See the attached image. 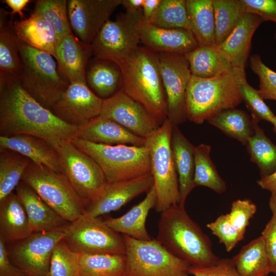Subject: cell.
<instances>
[{"label": "cell", "instance_id": "cell-1", "mask_svg": "<svg viewBox=\"0 0 276 276\" xmlns=\"http://www.w3.org/2000/svg\"><path fill=\"white\" fill-rule=\"evenodd\" d=\"M77 130L31 97L17 77L0 72V136L33 135L54 148L77 137Z\"/></svg>", "mask_w": 276, "mask_h": 276}, {"label": "cell", "instance_id": "cell-2", "mask_svg": "<svg viewBox=\"0 0 276 276\" xmlns=\"http://www.w3.org/2000/svg\"><path fill=\"white\" fill-rule=\"evenodd\" d=\"M156 239L170 252L195 267L218 260L209 237L188 215L185 204L171 205L160 213Z\"/></svg>", "mask_w": 276, "mask_h": 276}, {"label": "cell", "instance_id": "cell-3", "mask_svg": "<svg viewBox=\"0 0 276 276\" xmlns=\"http://www.w3.org/2000/svg\"><path fill=\"white\" fill-rule=\"evenodd\" d=\"M122 90L143 106L160 126L167 119V100L162 78L159 54L138 49L121 64Z\"/></svg>", "mask_w": 276, "mask_h": 276}, {"label": "cell", "instance_id": "cell-4", "mask_svg": "<svg viewBox=\"0 0 276 276\" xmlns=\"http://www.w3.org/2000/svg\"><path fill=\"white\" fill-rule=\"evenodd\" d=\"M245 70L233 67L210 78L191 76L186 94L187 120L200 124L243 101L241 85Z\"/></svg>", "mask_w": 276, "mask_h": 276}, {"label": "cell", "instance_id": "cell-5", "mask_svg": "<svg viewBox=\"0 0 276 276\" xmlns=\"http://www.w3.org/2000/svg\"><path fill=\"white\" fill-rule=\"evenodd\" d=\"M17 77L23 89L43 107L51 109L70 85L60 76L50 54L24 43Z\"/></svg>", "mask_w": 276, "mask_h": 276}, {"label": "cell", "instance_id": "cell-6", "mask_svg": "<svg viewBox=\"0 0 276 276\" xmlns=\"http://www.w3.org/2000/svg\"><path fill=\"white\" fill-rule=\"evenodd\" d=\"M71 142L97 163L107 182L130 180L151 173L149 150L145 146L107 145L78 137Z\"/></svg>", "mask_w": 276, "mask_h": 276}, {"label": "cell", "instance_id": "cell-7", "mask_svg": "<svg viewBox=\"0 0 276 276\" xmlns=\"http://www.w3.org/2000/svg\"><path fill=\"white\" fill-rule=\"evenodd\" d=\"M173 126L167 119L145 139L144 145L149 150L151 173L156 193L155 208L160 213L180 202L178 175L171 146Z\"/></svg>", "mask_w": 276, "mask_h": 276}, {"label": "cell", "instance_id": "cell-8", "mask_svg": "<svg viewBox=\"0 0 276 276\" xmlns=\"http://www.w3.org/2000/svg\"><path fill=\"white\" fill-rule=\"evenodd\" d=\"M21 180L66 221L72 222L85 212L87 204L77 193L66 176L32 162Z\"/></svg>", "mask_w": 276, "mask_h": 276}, {"label": "cell", "instance_id": "cell-9", "mask_svg": "<svg viewBox=\"0 0 276 276\" xmlns=\"http://www.w3.org/2000/svg\"><path fill=\"white\" fill-rule=\"evenodd\" d=\"M125 276H189L191 265L167 249L156 239L145 241L124 235Z\"/></svg>", "mask_w": 276, "mask_h": 276}, {"label": "cell", "instance_id": "cell-10", "mask_svg": "<svg viewBox=\"0 0 276 276\" xmlns=\"http://www.w3.org/2000/svg\"><path fill=\"white\" fill-rule=\"evenodd\" d=\"M142 10L126 11L114 20H109L91 44L95 57L111 60L119 65L139 47Z\"/></svg>", "mask_w": 276, "mask_h": 276}, {"label": "cell", "instance_id": "cell-11", "mask_svg": "<svg viewBox=\"0 0 276 276\" xmlns=\"http://www.w3.org/2000/svg\"><path fill=\"white\" fill-rule=\"evenodd\" d=\"M54 148L59 156L62 173L87 205L98 198L107 181L97 163L70 140L62 141Z\"/></svg>", "mask_w": 276, "mask_h": 276}, {"label": "cell", "instance_id": "cell-12", "mask_svg": "<svg viewBox=\"0 0 276 276\" xmlns=\"http://www.w3.org/2000/svg\"><path fill=\"white\" fill-rule=\"evenodd\" d=\"M63 240L79 254L125 255L123 237L104 221L85 212L68 224Z\"/></svg>", "mask_w": 276, "mask_h": 276}, {"label": "cell", "instance_id": "cell-13", "mask_svg": "<svg viewBox=\"0 0 276 276\" xmlns=\"http://www.w3.org/2000/svg\"><path fill=\"white\" fill-rule=\"evenodd\" d=\"M70 223L53 231L33 233L6 244L11 262L29 276H49L53 251L64 238Z\"/></svg>", "mask_w": 276, "mask_h": 276}, {"label": "cell", "instance_id": "cell-14", "mask_svg": "<svg viewBox=\"0 0 276 276\" xmlns=\"http://www.w3.org/2000/svg\"><path fill=\"white\" fill-rule=\"evenodd\" d=\"M160 68L167 100L168 119L178 125L187 120L186 94L192 74L183 55L158 53Z\"/></svg>", "mask_w": 276, "mask_h": 276}, {"label": "cell", "instance_id": "cell-15", "mask_svg": "<svg viewBox=\"0 0 276 276\" xmlns=\"http://www.w3.org/2000/svg\"><path fill=\"white\" fill-rule=\"evenodd\" d=\"M122 0L67 1L68 18L74 34L85 43H92Z\"/></svg>", "mask_w": 276, "mask_h": 276}, {"label": "cell", "instance_id": "cell-16", "mask_svg": "<svg viewBox=\"0 0 276 276\" xmlns=\"http://www.w3.org/2000/svg\"><path fill=\"white\" fill-rule=\"evenodd\" d=\"M100 115L144 139L160 126L143 106L122 90L103 100Z\"/></svg>", "mask_w": 276, "mask_h": 276}, {"label": "cell", "instance_id": "cell-17", "mask_svg": "<svg viewBox=\"0 0 276 276\" xmlns=\"http://www.w3.org/2000/svg\"><path fill=\"white\" fill-rule=\"evenodd\" d=\"M103 100L86 83L70 84L51 111L65 123L78 127L100 114Z\"/></svg>", "mask_w": 276, "mask_h": 276}, {"label": "cell", "instance_id": "cell-18", "mask_svg": "<svg viewBox=\"0 0 276 276\" xmlns=\"http://www.w3.org/2000/svg\"><path fill=\"white\" fill-rule=\"evenodd\" d=\"M153 185L151 173L130 180L107 182L102 194L87 205L85 212L98 217L118 210L140 194L148 192Z\"/></svg>", "mask_w": 276, "mask_h": 276}, {"label": "cell", "instance_id": "cell-19", "mask_svg": "<svg viewBox=\"0 0 276 276\" xmlns=\"http://www.w3.org/2000/svg\"><path fill=\"white\" fill-rule=\"evenodd\" d=\"M92 56L91 45L81 41L73 32L57 41L55 58L58 72L69 84L86 83L85 70Z\"/></svg>", "mask_w": 276, "mask_h": 276}, {"label": "cell", "instance_id": "cell-20", "mask_svg": "<svg viewBox=\"0 0 276 276\" xmlns=\"http://www.w3.org/2000/svg\"><path fill=\"white\" fill-rule=\"evenodd\" d=\"M141 43L157 53L183 55L199 47L192 32L185 29H165L144 22L140 25Z\"/></svg>", "mask_w": 276, "mask_h": 276}, {"label": "cell", "instance_id": "cell-21", "mask_svg": "<svg viewBox=\"0 0 276 276\" xmlns=\"http://www.w3.org/2000/svg\"><path fill=\"white\" fill-rule=\"evenodd\" d=\"M264 19L258 15L244 12L233 30L218 46L233 67L245 70L252 37Z\"/></svg>", "mask_w": 276, "mask_h": 276}, {"label": "cell", "instance_id": "cell-22", "mask_svg": "<svg viewBox=\"0 0 276 276\" xmlns=\"http://www.w3.org/2000/svg\"><path fill=\"white\" fill-rule=\"evenodd\" d=\"M77 137L107 145L129 144L144 146L145 139L137 136L112 120L99 115L77 127Z\"/></svg>", "mask_w": 276, "mask_h": 276}, {"label": "cell", "instance_id": "cell-23", "mask_svg": "<svg viewBox=\"0 0 276 276\" xmlns=\"http://www.w3.org/2000/svg\"><path fill=\"white\" fill-rule=\"evenodd\" d=\"M15 190L24 206L33 233L53 231L70 223L46 203L24 181L21 180Z\"/></svg>", "mask_w": 276, "mask_h": 276}, {"label": "cell", "instance_id": "cell-24", "mask_svg": "<svg viewBox=\"0 0 276 276\" xmlns=\"http://www.w3.org/2000/svg\"><path fill=\"white\" fill-rule=\"evenodd\" d=\"M0 149L17 152L36 164L62 173L57 151L45 140L33 135L0 136Z\"/></svg>", "mask_w": 276, "mask_h": 276}, {"label": "cell", "instance_id": "cell-25", "mask_svg": "<svg viewBox=\"0 0 276 276\" xmlns=\"http://www.w3.org/2000/svg\"><path fill=\"white\" fill-rule=\"evenodd\" d=\"M85 78L89 88L103 100L112 97L123 87L122 70L120 65L110 60L91 58L86 67Z\"/></svg>", "mask_w": 276, "mask_h": 276}, {"label": "cell", "instance_id": "cell-26", "mask_svg": "<svg viewBox=\"0 0 276 276\" xmlns=\"http://www.w3.org/2000/svg\"><path fill=\"white\" fill-rule=\"evenodd\" d=\"M32 233L24 206L13 192L0 201V239L8 244Z\"/></svg>", "mask_w": 276, "mask_h": 276}, {"label": "cell", "instance_id": "cell-27", "mask_svg": "<svg viewBox=\"0 0 276 276\" xmlns=\"http://www.w3.org/2000/svg\"><path fill=\"white\" fill-rule=\"evenodd\" d=\"M156 193L154 185L147 192L145 198L133 206L123 215L109 218L105 223L116 232L140 240L148 241L152 238L146 227V221L150 210L155 207Z\"/></svg>", "mask_w": 276, "mask_h": 276}, {"label": "cell", "instance_id": "cell-28", "mask_svg": "<svg viewBox=\"0 0 276 276\" xmlns=\"http://www.w3.org/2000/svg\"><path fill=\"white\" fill-rule=\"evenodd\" d=\"M171 146L178 175L180 204H185L188 196L195 187L194 183L195 146L185 136L176 125H174L173 128Z\"/></svg>", "mask_w": 276, "mask_h": 276}, {"label": "cell", "instance_id": "cell-29", "mask_svg": "<svg viewBox=\"0 0 276 276\" xmlns=\"http://www.w3.org/2000/svg\"><path fill=\"white\" fill-rule=\"evenodd\" d=\"M13 26L17 36L25 43L55 58L56 34L51 24L43 16L32 13L27 18L14 21Z\"/></svg>", "mask_w": 276, "mask_h": 276}, {"label": "cell", "instance_id": "cell-30", "mask_svg": "<svg viewBox=\"0 0 276 276\" xmlns=\"http://www.w3.org/2000/svg\"><path fill=\"white\" fill-rule=\"evenodd\" d=\"M13 16L4 9L0 10V70L16 77L20 67V49L24 43L13 26Z\"/></svg>", "mask_w": 276, "mask_h": 276}, {"label": "cell", "instance_id": "cell-31", "mask_svg": "<svg viewBox=\"0 0 276 276\" xmlns=\"http://www.w3.org/2000/svg\"><path fill=\"white\" fill-rule=\"evenodd\" d=\"M190 31L199 46L215 45L213 0H186Z\"/></svg>", "mask_w": 276, "mask_h": 276}, {"label": "cell", "instance_id": "cell-32", "mask_svg": "<svg viewBox=\"0 0 276 276\" xmlns=\"http://www.w3.org/2000/svg\"><path fill=\"white\" fill-rule=\"evenodd\" d=\"M185 56L192 76L210 78L221 75L233 67L215 45L199 46Z\"/></svg>", "mask_w": 276, "mask_h": 276}, {"label": "cell", "instance_id": "cell-33", "mask_svg": "<svg viewBox=\"0 0 276 276\" xmlns=\"http://www.w3.org/2000/svg\"><path fill=\"white\" fill-rule=\"evenodd\" d=\"M232 261L241 276H268L271 273L261 236L244 246Z\"/></svg>", "mask_w": 276, "mask_h": 276}, {"label": "cell", "instance_id": "cell-34", "mask_svg": "<svg viewBox=\"0 0 276 276\" xmlns=\"http://www.w3.org/2000/svg\"><path fill=\"white\" fill-rule=\"evenodd\" d=\"M125 255L79 254L77 276H125Z\"/></svg>", "mask_w": 276, "mask_h": 276}, {"label": "cell", "instance_id": "cell-35", "mask_svg": "<svg viewBox=\"0 0 276 276\" xmlns=\"http://www.w3.org/2000/svg\"><path fill=\"white\" fill-rule=\"evenodd\" d=\"M207 121L245 146L255 132L253 123L248 114L236 108L224 110Z\"/></svg>", "mask_w": 276, "mask_h": 276}, {"label": "cell", "instance_id": "cell-36", "mask_svg": "<svg viewBox=\"0 0 276 276\" xmlns=\"http://www.w3.org/2000/svg\"><path fill=\"white\" fill-rule=\"evenodd\" d=\"M31 162L17 152L0 149V201L15 189Z\"/></svg>", "mask_w": 276, "mask_h": 276}, {"label": "cell", "instance_id": "cell-37", "mask_svg": "<svg viewBox=\"0 0 276 276\" xmlns=\"http://www.w3.org/2000/svg\"><path fill=\"white\" fill-rule=\"evenodd\" d=\"M252 123L255 132L246 145L247 150L251 160L258 167L261 177H264L276 171V145L265 135L258 123Z\"/></svg>", "mask_w": 276, "mask_h": 276}, {"label": "cell", "instance_id": "cell-38", "mask_svg": "<svg viewBox=\"0 0 276 276\" xmlns=\"http://www.w3.org/2000/svg\"><path fill=\"white\" fill-rule=\"evenodd\" d=\"M210 146L201 144L195 147V187L203 186L221 194L226 190L225 182L219 175L210 157Z\"/></svg>", "mask_w": 276, "mask_h": 276}, {"label": "cell", "instance_id": "cell-39", "mask_svg": "<svg viewBox=\"0 0 276 276\" xmlns=\"http://www.w3.org/2000/svg\"><path fill=\"white\" fill-rule=\"evenodd\" d=\"M215 25V45L222 43L244 12L241 0H213Z\"/></svg>", "mask_w": 276, "mask_h": 276}, {"label": "cell", "instance_id": "cell-40", "mask_svg": "<svg viewBox=\"0 0 276 276\" xmlns=\"http://www.w3.org/2000/svg\"><path fill=\"white\" fill-rule=\"evenodd\" d=\"M33 13L41 15L51 24L57 40L72 32L66 0L36 1Z\"/></svg>", "mask_w": 276, "mask_h": 276}, {"label": "cell", "instance_id": "cell-41", "mask_svg": "<svg viewBox=\"0 0 276 276\" xmlns=\"http://www.w3.org/2000/svg\"><path fill=\"white\" fill-rule=\"evenodd\" d=\"M150 24L162 28L190 30L186 0H162L156 15Z\"/></svg>", "mask_w": 276, "mask_h": 276}, {"label": "cell", "instance_id": "cell-42", "mask_svg": "<svg viewBox=\"0 0 276 276\" xmlns=\"http://www.w3.org/2000/svg\"><path fill=\"white\" fill-rule=\"evenodd\" d=\"M79 254L73 251L62 239L54 248L49 276H77Z\"/></svg>", "mask_w": 276, "mask_h": 276}, {"label": "cell", "instance_id": "cell-43", "mask_svg": "<svg viewBox=\"0 0 276 276\" xmlns=\"http://www.w3.org/2000/svg\"><path fill=\"white\" fill-rule=\"evenodd\" d=\"M240 89L243 101L250 112L251 121L257 123L261 120L271 123L275 115L264 102L259 90L252 87L246 79L242 82Z\"/></svg>", "mask_w": 276, "mask_h": 276}, {"label": "cell", "instance_id": "cell-44", "mask_svg": "<svg viewBox=\"0 0 276 276\" xmlns=\"http://www.w3.org/2000/svg\"><path fill=\"white\" fill-rule=\"evenodd\" d=\"M249 65L259 79V93L263 100L276 101V72L266 66L259 54L249 57Z\"/></svg>", "mask_w": 276, "mask_h": 276}, {"label": "cell", "instance_id": "cell-45", "mask_svg": "<svg viewBox=\"0 0 276 276\" xmlns=\"http://www.w3.org/2000/svg\"><path fill=\"white\" fill-rule=\"evenodd\" d=\"M206 227L218 238L227 252L232 250L243 239L232 224L228 214L220 215L215 221L206 224Z\"/></svg>", "mask_w": 276, "mask_h": 276}, {"label": "cell", "instance_id": "cell-46", "mask_svg": "<svg viewBox=\"0 0 276 276\" xmlns=\"http://www.w3.org/2000/svg\"><path fill=\"white\" fill-rule=\"evenodd\" d=\"M257 211V206L249 199L234 201L228 213L230 221L243 238L250 220Z\"/></svg>", "mask_w": 276, "mask_h": 276}, {"label": "cell", "instance_id": "cell-47", "mask_svg": "<svg viewBox=\"0 0 276 276\" xmlns=\"http://www.w3.org/2000/svg\"><path fill=\"white\" fill-rule=\"evenodd\" d=\"M189 274L193 276H241L236 269L232 259H219L214 265L208 267L191 266Z\"/></svg>", "mask_w": 276, "mask_h": 276}, {"label": "cell", "instance_id": "cell-48", "mask_svg": "<svg viewBox=\"0 0 276 276\" xmlns=\"http://www.w3.org/2000/svg\"><path fill=\"white\" fill-rule=\"evenodd\" d=\"M268 259L270 272L276 275V214L272 217L261 233Z\"/></svg>", "mask_w": 276, "mask_h": 276}, {"label": "cell", "instance_id": "cell-49", "mask_svg": "<svg viewBox=\"0 0 276 276\" xmlns=\"http://www.w3.org/2000/svg\"><path fill=\"white\" fill-rule=\"evenodd\" d=\"M244 12L259 15L276 23V0H241Z\"/></svg>", "mask_w": 276, "mask_h": 276}, {"label": "cell", "instance_id": "cell-50", "mask_svg": "<svg viewBox=\"0 0 276 276\" xmlns=\"http://www.w3.org/2000/svg\"><path fill=\"white\" fill-rule=\"evenodd\" d=\"M0 276H29L11 262L6 243L1 239Z\"/></svg>", "mask_w": 276, "mask_h": 276}, {"label": "cell", "instance_id": "cell-51", "mask_svg": "<svg viewBox=\"0 0 276 276\" xmlns=\"http://www.w3.org/2000/svg\"><path fill=\"white\" fill-rule=\"evenodd\" d=\"M162 0H144L142 7L143 19L151 23L158 11Z\"/></svg>", "mask_w": 276, "mask_h": 276}, {"label": "cell", "instance_id": "cell-52", "mask_svg": "<svg viewBox=\"0 0 276 276\" xmlns=\"http://www.w3.org/2000/svg\"><path fill=\"white\" fill-rule=\"evenodd\" d=\"M2 2L7 4L12 9V12L10 13L12 16L17 13L21 19H24L23 11L28 4L32 1L30 0H3Z\"/></svg>", "mask_w": 276, "mask_h": 276}, {"label": "cell", "instance_id": "cell-53", "mask_svg": "<svg viewBox=\"0 0 276 276\" xmlns=\"http://www.w3.org/2000/svg\"><path fill=\"white\" fill-rule=\"evenodd\" d=\"M258 185L263 189L271 193L276 192V171L257 180Z\"/></svg>", "mask_w": 276, "mask_h": 276}, {"label": "cell", "instance_id": "cell-54", "mask_svg": "<svg viewBox=\"0 0 276 276\" xmlns=\"http://www.w3.org/2000/svg\"><path fill=\"white\" fill-rule=\"evenodd\" d=\"M144 0H122L121 5L126 11L137 12L142 10Z\"/></svg>", "mask_w": 276, "mask_h": 276}, {"label": "cell", "instance_id": "cell-55", "mask_svg": "<svg viewBox=\"0 0 276 276\" xmlns=\"http://www.w3.org/2000/svg\"><path fill=\"white\" fill-rule=\"evenodd\" d=\"M269 206L272 214H276V192L271 193Z\"/></svg>", "mask_w": 276, "mask_h": 276}, {"label": "cell", "instance_id": "cell-56", "mask_svg": "<svg viewBox=\"0 0 276 276\" xmlns=\"http://www.w3.org/2000/svg\"><path fill=\"white\" fill-rule=\"evenodd\" d=\"M271 123L273 125V130L274 132H276V116L274 117Z\"/></svg>", "mask_w": 276, "mask_h": 276}, {"label": "cell", "instance_id": "cell-57", "mask_svg": "<svg viewBox=\"0 0 276 276\" xmlns=\"http://www.w3.org/2000/svg\"><path fill=\"white\" fill-rule=\"evenodd\" d=\"M274 38H275V40H276V32H275V34H274Z\"/></svg>", "mask_w": 276, "mask_h": 276}]
</instances>
